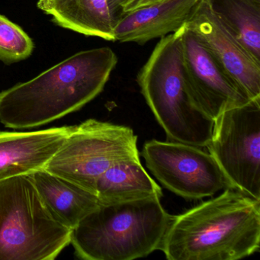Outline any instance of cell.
<instances>
[{
    "label": "cell",
    "mask_w": 260,
    "mask_h": 260,
    "mask_svg": "<svg viewBox=\"0 0 260 260\" xmlns=\"http://www.w3.org/2000/svg\"><path fill=\"white\" fill-rule=\"evenodd\" d=\"M33 49L31 38L19 25L0 15V60L11 63L25 60Z\"/></svg>",
    "instance_id": "17"
},
{
    "label": "cell",
    "mask_w": 260,
    "mask_h": 260,
    "mask_svg": "<svg viewBox=\"0 0 260 260\" xmlns=\"http://www.w3.org/2000/svg\"><path fill=\"white\" fill-rule=\"evenodd\" d=\"M162 1H164V0H131L130 2L127 3L123 7L122 13L124 15V13H129V12L133 11L137 9L153 5V4L162 2Z\"/></svg>",
    "instance_id": "18"
},
{
    "label": "cell",
    "mask_w": 260,
    "mask_h": 260,
    "mask_svg": "<svg viewBox=\"0 0 260 260\" xmlns=\"http://www.w3.org/2000/svg\"><path fill=\"white\" fill-rule=\"evenodd\" d=\"M173 215L160 198L100 204L72 230L71 244L85 260H132L159 250Z\"/></svg>",
    "instance_id": "3"
},
{
    "label": "cell",
    "mask_w": 260,
    "mask_h": 260,
    "mask_svg": "<svg viewBox=\"0 0 260 260\" xmlns=\"http://www.w3.org/2000/svg\"><path fill=\"white\" fill-rule=\"evenodd\" d=\"M259 248L260 201L226 188L173 216L159 250L169 260H237Z\"/></svg>",
    "instance_id": "2"
},
{
    "label": "cell",
    "mask_w": 260,
    "mask_h": 260,
    "mask_svg": "<svg viewBox=\"0 0 260 260\" xmlns=\"http://www.w3.org/2000/svg\"><path fill=\"white\" fill-rule=\"evenodd\" d=\"M140 159L131 127L95 119L75 125L45 170L95 194L99 178L111 167Z\"/></svg>",
    "instance_id": "6"
},
{
    "label": "cell",
    "mask_w": 260,
    "mask_h": 260,
    "mask_svg": "<svg viewBox=\"0 0 260 260\" xmlns=\"http://www.w3.org/2000/svg\"><path fill=\"white\" fill-rule=\"evenodd\" d=\"M179 31L185 89L199 112L214 121L251 102L185 24Z\"/></svg>",
    "instance_id": "9"
},
{
    "label": "cell",
    "mask_w": 260,
    "mask_h": 260,
    "mask_svg": "<svg viewBox=\"0 0 260 260\" xmlns=\"http://www.w3.org/2000/svg\"><path fill=\"white\" fill-rule=\"evenodd\" d=\"M202 0H164L124 13L114 28L115 42L144 45L176 32L183 26Z\"/></svg>",
    "instance_id": "12"
},
{
    "label": "cell",
    "mask_w": 260,
    "mask_h": 260,
    "mask_svg": "<svg viewBox=\"0 0 260 260\" xmlns=\"http://www.w3.org/2000/svg\"><path fill=\"white\" fill-rule=\"evenodd\" d=\"M202 147L176 141L150 140L141 155L162 186L186 200L211 197L234 188L221 169Z\"/></svg>",
    "instance_id": "8"
},
{
    "label": "cell",
    "mask_w": 260,
    "mask_h": 260,
    "mask_svg": "<svg viewBox=\"0 0 260 260\" xmlns=\"http://www.w3.org/2000/svg\"><path fill=\"white\" fill-rule=\"evenodd\" d=\"M37 6L59 26L115 42L116 22L107 0H39Z\"/></svg>",
    "instance_id": "14"
},
{
    "label": "cell",
    "mask_w": 260,
    "mask_h": 260,
    "mask_svg": "<svg viewBox=\"0 0 260 260\" xmlns=\"http://www.w3.org/2000/svg\"><path fill=\"white\" fill-rule=\"evenodd\" d=\"M206 147L234 189L260 201V102L217 117Z\"/></svg>",
    "instance_id": "7"
},
{
    "label": "cell",
    "mask_w": 260,
    "mask_h": 260,
    "mask_svg": "<svg viewBox=\"0 0 260 260\" xmlns=\"http://www.w3.org/2000/svg\"><path fill=\"white\" fill-rule=\"evenodd\" d=\"M219 20L260 62V0H207Z\"/></svg>",
    "instance_id": "16"
},
{
    "label": "cell",
    "mask_w": 260,
    "mask_h": 260,
    "mask_svg": "<svg viewBox=\"0 0 260 260\" xmlns=\"http://www.w3.org/2000/svg\"><path fill=\"white\" fill-rule=\"evenodd\" d=\"M75 125L28 132H0V181L45 168Z\"/></svg>",
    "instance_id": "11"
},
{
    "label": "cell",
    "mask_w": 260,
    "mask_h": 260,
    "mask_svg": "<svg viewBox=\"0 0 260 260\" xmlns=\"http://www.w3.org/2000/svg\"><path fill=\"white\" fill-rule=\"evenodd\" d=\"M186 26L250 101L260 102V62L257 61L202 0Z\"/></svg>",
    "instance_id": "10"
},
{
    "label": "cell",
    "mask_w": 260,
    "mask_h": 260,
    "mask_svg": "<svg viewBox=\"0 0 260 260\" xmlns=\"http://www.w3.org/2000/svg\"><path fill=\"white\" fill-rule=\"evenodd\" d=\"M137 80L169 141L206 147L214 121L194 107L187 93L179 30L160 38Z\"/></svg>",
    "instance_id": "4"
},
{
    "label": "cell",
    "mask_w": 260,
    "mask_h": 260,
    "mask_svg": "<svg viewBox=\"0 0 260 260\" xmlns=\"http://www.w3.org/2000/svg\"><path fill=\"white\" fill-rule=\"evenodd\" d=\"M31 176L50 212L71 231L100 205L96 194L45 169Z\"/></svg>",
    "instance_id": "13"
},
{
    "label": "cell",
    "mask_w": 260,
    "mask_h": 260,
    "mask_svg": "<svg viewBox=\"0 0 260 260\" xmlns=\"http://www.w3.org/2000/svg\"><path fill=\"white\" fill-rule=\"evenodd\" d=\"M117 63L108 47L80 51L2 91L0 122L9 128H34L80 110L103 92Z\"/></svg>",
    "instance_id": "1"
},
{
    "label": "cell",
    "mask_w": 260,
    "mask_h": 260,
    "mask_svg": "<svg viewBox=\"0 0 260 260\" xmlns=\"http://www.w3.org/2000/svg\"><path fill=\"white\" fill-rule=\"evenodd\" d=\"M130 1L131 0H107L109 10L115 22H118L120 18L122 16L123 7Z\"/></svg>",
    "instance_id": "19"
},
{
    "label": "cell",
    "mask_w": 260,
    "mask_h": 260,
    "mask_svg": "<svg viewBox=\"0 0 260 260\" xmlns=\"http://www.w3.org/2000/svg\"><path fill=\"white\" fill-rule=\"evenodd\" d=\"M72 231L50 212L31 174L0 181V260H54Z\"/></svg>",
    "instance_id": "5"
},
{
    "label": "cell",
    "mask_w": 260,
    "mask_h": 260,
    "mask_svg": "<svg viewBox=\"0 0 260 260\" xmlns=\"http://www.w3.org/2000/svg\"><path fill=\"white\" fill-rule=\"evenodd\" d=\"M95 194L100 204L164 196L159 185L150 177L140 159L118 162L97 180Z\"/></svg>",
    "instance_id": "15"
}]
</instances>
